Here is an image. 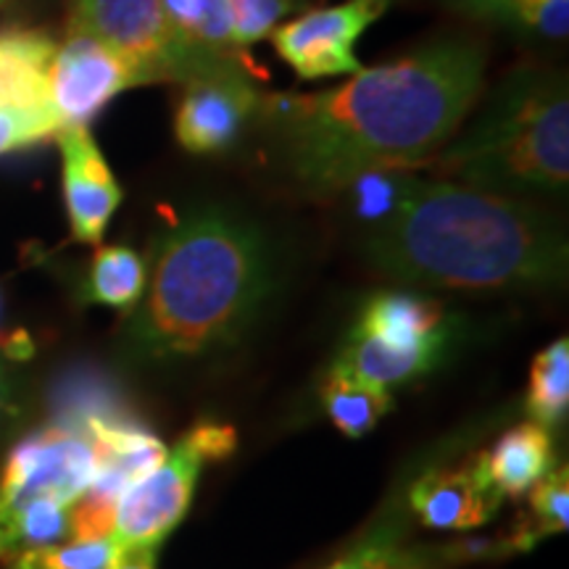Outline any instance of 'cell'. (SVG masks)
Masks as SVG:
<instances>
[{
  "label": "cell",
  "instance_id": "1",
  "mask_svg": "<svg viewBox=\"0 0 569 569\" xmlns=\"http://www.w3.org/2000/svg\"><path fill=\"white\" fill-rule=\"evenodd\" d=\"M486 67L482 42L448 34L338 88L264 98L261 111L288 174L306 193L332 196L367 172L432 159L480 101Z\"/></svg>",
  "mask_w": 569,
  "mask_h": 569
},
{
  "label": "cell",
  "instance_id": "2",
  "mask_svg": "<svg viewBox=\"0 0 569 569\" xmlns=\"http://www.w3.org/2000/svg\"><path fill=\"white\" fill-rule=\"evenodd\" d=\"M361 253L390 280L448 290H543L567 280V234L511 196L407 177L401 201L369 224Z\"/></svg>",
  "mask_w": 569,
  "mask_h": 569
},
{
  "label": "cell",
  "instance_id": "3",
  "mask_svg": "<svg viewBox=\"0 0 569 569\" xmlns=\"http://www.w3.org/2000/svg\"><path fill=\"white\" fill-rule=\"evenodd\" d=\"M277 288V256L246 213L203 203L161 234L130 325L142 361H180L227 348L259 319Z\"/></svg>",
  "mask_w": 569,
  "mask_h": 569
},
{
  "label": "cell",
  "instance_id": "4",
  "mask_svg": "<svg viewBox=\"0 0 569 569\" xmlns=\"http://www.w3.org/2000/svg\"><path fill=\"white\" fill-rule=\"evenodd\" d=\"M422 167L448 182L498 196H557L569 182V88L565 71H509L475 122Z\"/></svg>",
  "mask_w": 569,
  "mask_h": 569
},
{
  "label": "cell",
  "instance_id": "5",
  "mask_svg": "<svg viewBox=\"0 0 569 569\" xmlns=\"http://www.w3.org/2000/svg\"><path fill=\"white\" fill-rule=\"evenodd\" d=\"M69 32L103 42L130 61L146 84L188 82L240 61L190 46L172 27L161 0H77Z\"/></svg>",
  "mask_w": 569,
  "mask_h": 569
},
{
  "label": "cell",
  "instance_id": "6",
  "mask_svg": "<svg viewBox=\"0 0 569 569\" xmlns=\"http://www.w3.org/2000/svg\"><path fill=\"white\" fill-rule=\"evenodd\" d=\"M238 446L230 425L203 422L184 432L159 467L124 490L113 515L111 540L117 549L156 551L193 501V490L206 461L227 459Z\"/></svg>",
  "mask_w": 569,
  "mask_h": 569
},
{
  "label": "cell",
  "instance_id": "7",
  "mask_svg": "<svg viewBox=\"0 0 569 569\" xmlns=\"http://www.w3.org/2000/svg\"><path fill=\"white\" fill-rule=\"evenodd\" d=\"M393 0H346L340 6H322L284 21L269 34L280 59L301 80L356 74V42L375 24Z\"/></svg>",
  "mask_w": 569,
  "mask_h": 569
},
{
  "label": "cell",
  "instance_id": "8",
  "mask_svg": "<svg viewBox=\"0 0 569 569\" xmlns=\"http://www.w3.org/2000/svg\"><path fill=\"white\" fill-rule=\"evenodd\" d=\"M98 472V453L90 436L53 430L21 440L0 478V507H19L32 498L74 503Z\"/></svg>",
  "mask_w": 569,
  "mask_h": 569
},
{
  "label": "cell",
  "instance_id": "9",
  "mask_svg": "<svg viewBox=\"0 0 569 569\" xmlns=\"http://www.w3.org/2000/svg\"><path fill=\"white\" fill-rule=\"evenodd\" d=\"M261 101L264 98L240 61L206 71L182 82L174 138L184 151L196 156L230 151L256 111H261Z\"/></svg>",
  "mask_w": 569,
  "mask_h": 569
},
{
  "label": "cell",
  "instance_id": "10",
  "mask_svg": "<svg viewBox=\"0 0 569 569\" xmlns=\"http://www.w3.org/2000/svg\"><path fill=\"white\" fill-rule=\"evenodd\" d=\"M146 84L142 74L88 34H67L56 48L48 69V101L63 127H88V122L119 92Z\"/></svg>",
  "mask_w": 569,
  "mask_h": 569
},
{
  "label": "cell",
  "instance_id": "11",
  "mask_svg": "<svg viewBox=\"0 0 569 569\" xmlns=\"http://www.w3.org/2000/svg\"><path fill=\"white\" fill-rule=\"evenodd\" d=\"M56 140L71 238L88 246L101 243L113 211L122 203V188L88 127H63Z\"/></svg>",
  "mask_w": 569,
  "mask_h": 569
},
{
  "label": "cell",
  "instance_id": "12",
  "mask_svg": "<svg viewBox=\"0 0 569 569\" xmlns=\"http://www.w3.org/2000/svg\"><path fill=\"white\" fill-rule=\"evenodd\" d=\"M503 496L488 478L486 457L461 467L430 469L411 486L409 503L419 522L436 530H469L486 525Z\"/></svg>",
  "mask_w": 569,
  "mask_h": 569
},
{
  "label": "cell",
  "instance_id": "13",
  "mask_svg": "<svg viewBox=\"0 0 569 569\" xmlns=\"http://www.w3.org/2000/svg\"><path fill=\"white\" fill-rule=\"evenodd\" d=\"M448 338H451V330L415 346H390L386 340L351 330L332 367L343 369V372L365 382H372V386H398V382L415 380V377L430 372L443 359Z\"/></svg>",
  "mask_w": 569,
  "mask_h": 569
},
{
  "label": "cell",
  "instance_id": "14",
  "mask_svg": "<svg viewBox=\"0 0 569 569\" xmlns=\"http://www.w3.org/2000/svg\"><path fill=\"white\" fill-rule=\"evenodd\" d=\"M56 40L40 30H9L0 34V111L42 109L48 101V69Z\"/></svg>",
  "mask_w": 569,
  "mask_h": 569
},
{
  "label": "cell",
  "instance_id": "15",
  "mask_svg": "<svg viewBox=\"0 0 569 569\" xmlns=\"http://www.w3.org/2000/svg\"><path fill=\"white\" fill-rule=\"evenodd\" d=\"M486 457L488 478L501 496H525L553 469V443L549 427L522 422L503 432Z\"/></svg>",
  "mask_w": 569,
  "mask_h": 569
},
{
  "label": "cell",
  "instance_id": "16",
  "mask_svg": "<svg viewBox=\"0 0 569 569\" xmlns=\"http://www.w3.org/2000/svg\"><path fill=\"white\" fill-rule=\"evenodd\" d=\"M361 336L386 340L390 346H415L446 332V311L432 298L417 293H377L369 298L359 322Z\"/></svg>",
  "mask_w": 569,
  "mask_h": 569
},
{
  "label": "cell",
  "instance_id": "17",
  "mask_svg": "<svg viewBox=\"0 0 569 569\" xmlns=\"http://www.w3.org/2000/svg\"><path fill=\"white\" fill-rule=\"evenodd\" d=\"M465 17L509 27L515 32L565 40L569 34V0H436Z\"/></svg>",
  "mask_w": 569,
  "mask_h": 569
},
{
  "label": "cell",
  "instance_id": "18",
  "mask_svg": "<svg viewBox=\"0 0 569 569\" xmlns=\"http://www.w3.org/2000/svg\"><path fill=\"white\" fill-rule=\"evenodd\" d=\"M322 403L332 425L348 438H359L380 422L393 407L386 388L332 367L322 382Z\"/></svg>",
  "mask_w": 569,
  "mask_h": 569
},
{
  "label": "cell",
  "instance_id": "19",
  "mask_svg": "<svg viewBox=\"0 0 569 569\" xmlns=\"http://www.w3.org/2000/svg\"><path fill=\"white\" fill-rule=\"evenodd\" d=\"M63 536H69V503L32 498L19 507H0V557L46 549Z\"/></svg>",
  "mask_w": 569,
  "mask_h": 569
},
{
  "label": "cell",
  "instance_id": "20",
  "mask_svg": "<svg viewBox=\"0 0 569 569\" xmlns=\"http://www.w3.org/2000/svg\"><path fill=\"white\" fill-rule=\"evenodd\" d=\"M148 269L138 251L127 246L98 248L88 277V301L132 311L146 293Z\"/></svg>",
  "mask_w": 569,
  "mask_h": 569
},
{
  "label": "cell",
  "instance_id": "21",
  "mask_svg": "<svg viewBox=\"0 0 569 569\" xmlns=\"http://www.w3.org/2000/svg\"><path fill=\"white\" fill-rule=\"evenodd\" d=\"M177 32L203 51L238 56L230 0H161Z\"/></svg>",
  "mask_w": 569,
  "mask_h": 569
},
{
  "label": "cell",
  "instance_id": "22",
  "mask_svg": "<svg viewBox=\"0 0 569 569\" xmlns=\"http://www.w3.org/2000/svg\"><path fill=\"white\" fill-rule=\"evenodd\" d=\"M569 407V340H553L532 361L528 386V411L532 422L557 427Z\"/></svg>",
  "mask_w": 569,
  "mask_h": 569
},
{
  "label": "cell",
  "instance_id": "23",
  "mask_svg": "<svg viewBox=\"0 0 569 569\" xmlns=\"http://www.w3.org/2000/svg\"><path fill=\"white\" fill-rule=\"evenodd\" d=\"M530 515L532 522L517 532V549H530L536 540L551 532L567 530L569 522V475L567 467H553L543 480L530 490Z\"/></svg>",
  "mask_w": 569,
  "mask_h": 569
},
{
  "label": "cell",
  "instance_id": "24",
  "mask_svg": "<svg viewBox=\"0 0 569 569\" xmlns=\"http://www.w3.org/2000/svg\"><path fill=\"white\" fill-rule=\"evenodd\" d=\"M306 0H230L234 48L243 51L269 38L282 19L296 13Z\"/></svg>",
  "mask_w": 569,
  "mask_h": 569
},
{
  "label": "cell",
  "instance_id": "25",
  "mask_svg": "<svg viewBox=\"0 0 569 569\" xmlns=\"http://www.w3.org/2000/svg\"><path fill=\"white\" fill-rule=\"evenodd\" d=\"M113 551L111 538L74 540L61 549H34L27 551L19 561V569H109Z\"/></svg>",
  "mask_w": 569,
  "mask_h": 569
},
{
  "label": "cell",
  "instance_id": "26",
  "mask_svg": "<svg viewBox=\"0 0 569 569\" xmlns=\"http://www.w3.org/2000/svg\"><path fill=\"white\" fill-rule=\"evenodd\" d=\"M59 130L61 122L51 106L0 111V156L53 138Z\"/></svg>",
  "mask_w": 569,
  "mask_h": 569
},
{
  "label": "cell",
  "instance_id": "27",
  "mask_svg": "<svg viewBox=\"0 0 569 569\" xmlns=\"http://www.w3.org/2000/svg\"><path fill=\"white\" fill-rule=\"evenodd\" d=\"M156 551L148 549H117L111 557L109 569H156Z\"/></svg>",
  "mask_w": 569,
  "mask_h": 569
},
{
  "label": "cell",
  "instance_id": "28",
  "mask_svg": "<svg viewBox=\"0 0 569 569\" xmlns=\"http://www.w3.org/2000/svg\"><path fill=\"white\" fill-rule=\"evenodd\" d=\"M327 569H372V565H369V557H367L365 546H361V549L351 551V553H348V557L332 561V565L327 567Z\"/></svg>",
  "mask_w": 569,
  "mask_h": 569
},
{
  "label": "cell",
  "instance_id": "29",
  "mask_svg": "<svg viewBox=\"0 0 569 569\" xmlns=\"http://www.w3.org/2000/svg\"><path fill=\"white\" fill-rule=\"evenodd\" d=\"M6 340H9V338H0V353H3V348H6Z\"/></svg>",
  "mask_w": 569,
  "mask_h": 569
},
{
  "label": "cell",
  "instance_id": "30",
  "mask_svg": "<svg viewBox=\"0 0 569 569\" xmlns=\"http://www.w3.org/2000/svg\"><path fill=\"white\" fill-rule=\"evenodd\" d=\"M0 388H3V365H0Z\"/></svg>",
  "mask_w": 569,
  "mask_h": 569
},
{
  "label": "cell",
  "instance_id": "31",
  "mask_svg": "<svg viewBox=\"0 0 569 569\" xmlns=\"http://www.w3.org/2000/svg\"><path fill=\"white\" fill-rule=\"evenodd\" d=\"M0 6H3V0H0Z\"/></svg>",
  "mask_w": 569,
  "mask_h": 569
},
{
  "label": "cell",
  "instance_id": "32",
  "mask_svg": "<svg viewBox=\"0 0 569 569\" xmlns=\"http://www.w3.org/2000/svg\"><path fill=\"white\" fill-rule=\"evenodd\" d=\"M3 3H6V0H3Z\"/></svg>",
  "mask_w": 569,
  "mask_h": 569
}]
</instances>
